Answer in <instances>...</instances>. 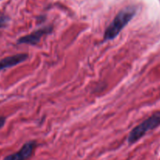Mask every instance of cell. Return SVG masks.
<instances>
[{
	"label": "cell",
	"instance_id": "cell-7",
	"mask_svg": "<svg viewBox=\"0 0 160 160\" xmlns=\"http://www.w3.org/2000/svg\"><path fill=\"white\" fill-rule=\"evenodd\" d=\"M6 121H7V118L4 116L0 117V130L5 126Z\"/></svg>",
	"mask_w": 160,
	"mask_h": 160
},
{
	"label": "cell",
	"instance_id": "cell-5",
	"mask_svg": "<svg viewBox=\"0 0 160 160\" xmlns=\"http://www.w3.org/2000/svg\"><path fill=\"white\" fill-rule=\"evenodd\" d=\"M28 53H18V54L9 56L0 61V72L7 68H10L24 62L28 59Z\"/></svg>",
	"mask_w": 160,
	"mask_h": 160
},
{
	"label": "cell",
	"instance_id": "cell-6",
	"mask_svg": "<svg viewBox=\"0 0 160 160\" xmlns=\"http://www.w3.org/2000/svg\"><path fill=\"white\" fill-rule=\"evenodd\" d=\"M10 21V18L7 16H0V29L7 27V24Z\"/></svg>",
	"mask_w": 160,
	"mask_h": 160
},
{
	"label": "cell",
	"instance_id": "cell-3",
	"mask_svg": "<svg viewBox=\"0 0 160 160\" xmlns=\"http://www.w3.org/2000/svg\"><path fill=\"white\" fill-rule=\"evenodd\" d=\"M53 30V26H46V27L40 28L37 30L34 31L32 33L21 37L18 39V44H26V45L35 46L41 41L44 35H50Z\"/></svg>",
	"mask_w": 160,
	"mask_h": 160
},
{
	"label": "cell",
	"instance_id": "cell-2",
	"mask_svg": "<svg viewBox=\"0 0 160 160\" xmlns=\"http://www.w3.org/2000/svg\"><path fill=\"white\" fill-rule=\"evenodd\" d=\"M160 126V112H156L144 120L139 125L136 126L130 132L127 142L130 145L135 144L141 140L146 133L156 129Z\"/></svg>",
	"mask_w": 160,
	"mask_h": 160
},
{
	"label": "cell",
	"instance_id": "cell-1",
	"mask_svg": "<svg viewBox=\"0 0 160 160\" xmlns=\"http://www.w3.org/2000/svg\"><path fill=\"white\" fill-rule=\"evenodd\" d=\"M136 13L137 8L133 6H130L120 10L104 31L103 37L104 42L115 39L122 29L133 19Z\"/></svg>",
	"mask_w": 160,
	"mask_h": 160
},
{
	"label": "cell",
	"instance_id": "cell-4",
	"mask_svg": "<svg viewBox=\"0 0 160 160\" xmlns=\"http://www.w3.org/2000/svg\"><path fill=\"white\" fill-rule=\"evenodd\" d=\"M37 147V142L35 141H29L23 144L19 151L13 154L7 155L3 160H28L32 157Z\"/></svg>",
	"mask_w": 160,
	"mask_h": 160
}]
</instances>
